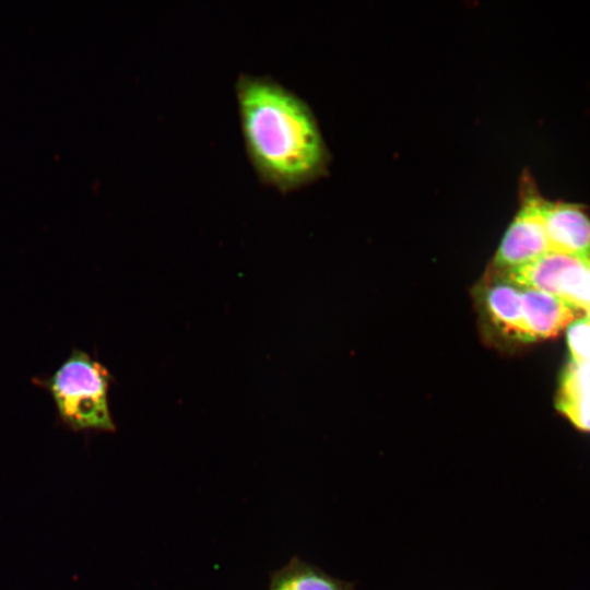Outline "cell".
Instances as JSON below:
<instances>
[{"instance_id": "cell-1", "label": "cell", "mask_w": 590, "mask_h": 590, "mask_svg": "<svg viewBox=\"0 0 590 590\" xmlns=\"http://www.w3.org/2000/svg\"><path fill=\"white\" fill-rule=\"evenodd\" d=\"M235 97L245 153L261 184L286 193L322 173L324 142L297 94L270 75L241 72Z\"/></svg>"}, {"instance_id": "cell-2", "label": "cell", "mask_w": 590, "mask_h": 590, "mask_svg": "<svg viewBox=\"0 0 590 590\" xmlns=\"http://www.w3.org/2000/svg\"><path fill=\"white\" fill-rule=\"evenodd\" d=\"M111 380L104 365L74 349L52 375L34 382L50 394L63 427L73 432H115L108 403Z\"/></svg>"}, {"instance_id": "cell-3", "label": "cell", "mask_w": 590, "mask_h": 590, "mask_svg": "<svg viewBox=\"0 0 590 590\" xmlns=\"http://www.w3.org/2000/svg\"><path fill=\"white\" fill-rule=\"evenodd\" d=\"M504 274L521 287L552 294L590 314V260L548 251Z\"/></svg>"}, {"instance_id": "cell-4", "label": "cell", "mask_w": 590, "mask_h": 590, "mask_svg": "<svg viewBox=\"0 0 590 590\" xmlns=\"http://www.w3.org/2000/svg\"><path fill=\"white\" fill-rule=\"evenodd\" d=\"M520 209L508 226L495 256L500 271L522 267L551 251L543 222V198L532 180L522 184Z\"/></svg>"}, {"instance_id": "cell-5", "label": "cell", "mask_w": 590, "mask_h": 590, "mask_svg": "<svg viewBox=\"0 0 590 590\" xmlns=\"http://www.w3.org/2000/svg\"><path fill=\"white\" fill-rule=\"evenodd\" d=\"M543 222L551 251L590 260V215L583 205L545 199Z\"/></svg>"}, {"instance_id": "cell-6", "label": "cell", "mask_w": 590, "mask_h": 590, "mask_svg": "<svg viewBox=\"0 0 590 590\" xmlns=\"http://www.w3.org/2000/svg\"><path fill=\"white\" fill-rule=\"evenodd\" d=\"M523 320L528 342L556 337L579 311L552 294L522 287Z\"/></svg>"}, {"instance_id": "cell-7", "label": "cell", "mask_w": 590, "mask_h": 590, "mask_svg": "<svg viewBox=\"0 0 590 590\" xmlns=\"http://www.w3.org/2000/svg\"><path fill=\"white\" fill-rule=\"evenodd\" d=\"M483 302L489 321L499 332L508 338L528 342L521 286L503 274L486 287Z\"/></svg>"}, {"instance_id": "cell-8", "label": "cell", "mask_w": 590, "mask_h": 590, "mask_svg": "<svg viewBox=\"0 0 590 590\" xmlns=\"http://www.w3.org/2000/svg\"><path fill=\"white\" fill-rule=\"evenodd\" d=\"M556 408L577 429L590 434V368L570 362L565 368Z\"/></svg>"}, {"instance_id": "cell-9", "label": "cell", "mask_w": 590, "mask_h": 590, "mask_svg": "<svg viewBox=\"0 0 590 590\" xmlns=\"http://www.w3.org/2000/svg\"><path fill=\"white\" fill-rule=\"evenodd\" d=\"M349 583L326 574L321 569L293 559L278 570L269 590H350Z\"/></svg>"}, {"instance_id": "cell-10", "label": "cell", "mask_w": 590, "mask_h": 590, "mask_svg": "<svg viewBox=\"0 0 590 590\" xmlns=\"http://www.w3.org/2000/svg\"><path fill=\"white\" fill-rule=\"evenodd\" d=\"M567 343L571 362L590 368V314L568 326Z\"/></svg>"}]
</instances>
